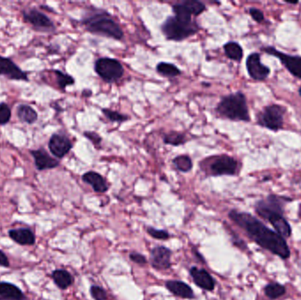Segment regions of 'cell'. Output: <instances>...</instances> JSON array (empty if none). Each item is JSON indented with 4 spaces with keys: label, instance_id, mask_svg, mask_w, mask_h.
Masks as SVG:
<instances>
[{
    "label": "cell",
    "instance_id": "f1b7e54d",
    "mask_svg": "<svg viewBox=\"0 0 301 300\" xmlns=\"http://www.w3.org/2000/svg\"><path fill=\"white\" fill-rule=\"evenodd\" d=\"M53 73L55 74L57 85L59 86V88L61 89L63 91L70 85H74V83H75V79H73L72 76L61 72L59 70H53Z\"/></svg>",
    "mask_w": 301,
    "mask_h": 300
},
{
    "label": "cell",
    "instance_id": "3957f363",
    "mask_svg": "<svg viewBox=\"0 0 301 300\" xmlns=\"http://www.w3.org/2000/svg\"><path fill=\"white\" fill-rule=\"evenodd\" d=\"M216 112L233 122L248 123L251 120L246 95L240 91L224 96L217 105Z\"/></svg>",
    "mask_w": 301,
    "mask_h": 300
},
{
    "label": "cell",
    "instance_id": "60d3db41",
    "mask_svg": "<svg viewBox=\"0 0 301 300\" xmlns=\"http://www.w3.org/2000/svg\"><path fill=\"white\" fill-rule=\"evenodd\" d=\"M298 94H299V96H300L301 97V87H299V89H298Z\"/></svg>",
    "mask_w": 301,
    "mask_h": 300
},
{
    "label": "cell",
    "instance_id": "8fae6325",
    "mask_svg": "<svg viewBox=\"0 0 301 300\" xmlns=\"http://www.w3.org/2000/svg\"><path fill=\"white\" fill-rule=\"evenodd\" d=\"M246 68L250 78L256 81L266 80L271 73V68L263 64L261 54L258 52L248 55L246 60Z\"/></svg>",
    "mask_w": 301,
    "mask_h": 300
},
{
    "label": "cell",
    "instance_id": "1f68e13d",
    "mask_svg": "<svg viewBox=\"0 0 301 300\" xmlns=\"http://www.w3.org/2000/svg\"><path fill=\"white\" fill-rule=\"evenodd\" d=\"M12 111L10 107L6 103H0V126L6 125L10 122Z\"/></svg>",
    "mask_w": 301,
    "mask_h": 300
},
{
    "label": "cell",
    "instance_id": "7a4b0ae2",
    "mask_svg": "<svg viewBox=\"0 0 301 300\" xmlns=\"http://www.w3.org/2000/svg\"><path fill=\"white\" fill-rule=\"evenodd\" d=\"M81 24L86 31L99 36L122 40L124 34L117 21L110 16V14L103 11L94 12L84 16L81 20Z\"/></svg>",
    "mask_w": 301,
    "mask_h": 300
},
{
    "label": "cell",
    "instance_id": "74e56055",
    "mask_svg": "<svg viewBox=\"0 0 301 300\" xmlns=\"http://www.w3.org/2000/svg\"><path fill=\"white\" fill-rule=\"evenodd\" d=\"M0 266L4 268L10 267V262L7 257V255L0 249Z\"/></svg>",
    "mask_w": 301,
    "mask_h": 300
},
{
    "label": "cell",
    "instance_id": "277c9868",
    "mask_svg": "<svg viewBox=\"0 0 301 300\" xmlns=\"http://www.w3.org/2000/svg\"><path fill=\"white\" fill-rule=\"evenodd\" d=\"M200 29L192 18L170 16L161 25V32L169 41H181L195 35Z\"/></svg>",
    "mask_w": 301,
    "mask_h": 300
},
{
    "label": "cell",
    "instance_id": "9a60e30c",
    "mask_svg": "<svg viewBox=\"0 0 301 300\" xmlns=\"http://www.w3.org/2000/svg\"><path fill=\"white\" fill-rule=\"evenodd\" d=\"M206 10V5L196 0H187L182 3L175 4L173 6V12L175 13V15L183 17L198 16Z\"/></svg>",
    "mask_w": 301,
    "mask_h": 300
},
{
    "label": "cell",
    "instance_id": "52a82bcc",
    "mask_svg": "<svg viewBox=\"0 0 301 300\" xmlns=\"http://www.w3.org/2000/svg\"><path fill=\"white\" fill-rule=\"evenodd\" d=\"M94 71L99 78L107 83H115L123 77V65L117 59L109 58H99L95 62Z\"/></svg>",
    "mask_w": 301,
    "mask_h": 300
},
{
    "label": "cell",
    "instance_id": "44dd1931",
    "mask_svg": "<svg viewBox=\"0 0 301 300\" xmlns=\"http://www.w3.org/2000/svg\"><path fill=\"white\" fill-rule=\"evenodd\" d=\"M166 286L175 296L182 298H193L195 297L191 287L181 281H168L166 283Z\"/></svg>",
    "mask_w": 301,
    "mask_h": 300
},
{
    "label": "cell",
    "instance_id": "d590c367",
    "mask_svg": "<svg viewBox=\"0 0 301 300\" xmlns=\"http://www.w3.org/2000/svg\"><path fill=\"white\" fill-rule=\"evenodd\" d=\"M130 259L133 262V263L140 264V265H144L147 263V260L145 258V256L138 254V253H131L130 255Z\"/></svg>",
    "mask_w": 301,
    "mask_h": 300
},
{
    "label": "cell",
    "instance_id": "7402d4cb",
    "mask_svg": "<svg viewBox=\"0 0 301 300\" xmlns=\"http://www.w3.org/2000/svg\"><path fill=\"white\" fill-rule=\"evenodd\" d=\"M269 222L271 223L276 232L279 235L284 237H290L291 234V225L288 223L283 215L280 214H274L267 218Z\"/></svg>",
    "mask_w": 301,
    "mask_h": 300
},
{
    "label": "cell",
    "instance_id": "cb8c5ba5",
    "mask_svg": "<svg viewBox=\"0 0 301 300\" xmlns=\"http://www.w3.org/2000/svg\"><path fill=\"white\" fill-rule=\"evenodd\" d=\"M52 279L56 285L61 290H66L73 283V277L71 273L65 270H56L52 272Z\"/></svg>",
    "mask_w": 301,
    "mask_h": 300
},
{
    "label": "cell",
    "instance_id": "d6986e66",
    "mask_svg": "<svg viewBox=\"0 0 301 300\" xmlns=\"http://www.w3.org/2000/svg\"><path fill=\"white\" fill-rule=\"evenodd\" d=\"M0 300H28V297L14 283L0 282Z\"/></svg>",
    "mask_w": 301,
    "mask_h": 300
},
{
    "label": "cell",
    "instance_id": "ba28073f",
    "mask_svg": "<svg viewBox=\"0 0 301 300\" xmlns=\"http://www.w3.org/2000/svg\"><path fill=\"white\" fill-rule=\"evenodd\" d=\"M288 202H291V199L277 194H269L266 199L257 202L256 212L264 219H267L270 216L274 214L283 215L284 205Z\"/></svg>",
    "mask_w": 301,
    "mask_h": 300
},
{
    "label": "cell",
    "instance_id": "8d00e7d4",
    "mask_svg": "<svg viewBox=\"0 0 301 300\" xmlns=\"http://www.w3.org/2000/svg\"><path fill=\"white\" fill-rule=\"evenodd\" d=\"M84 136H86V138H88L94 145L99 144L102 143V140H103V138L98 134L95 133V132H91V131L84 132Z\"/></svg>",
    "mask_w": 301,
    "mask_h": 300
},
{
    "label": "cell",
    "instance_id": "9c48e42d",
    "mask_svg": "<svg viewBox=\"0 0 301 300\" xmlns=\"http://www.w3.org/2000/svg\"><path fill=\"white\" fill-rule=\"evenodd\" d=\"M262 51L266 54L277 58L291 75L301 79V56L286 54L284 52H279L274 46H266L262 48Z\"/></svg>",
    "mask_w": 301,
    "mask_h": 300
},
{
    "label": "cell",
    "instance_id": "30bf717a",
    "mask_svg": "<svg viewBox=\"0 0 301 300\" xmlns=\"http://www.w3.org/2000/svg\"><path fill=\"white\" fill-rule=\"evenodd\" d=\"M22 18L25 22L30 25L34 30L48 33L56 29L55 24L52 21V19L35 7L23 11Z\"/></svg>",
    "mask_w": 301,
    "mask_h": 300
},
{
    "label": "cell",
    "instance_id": "4316f807",
    "mask_svg": "<svg viewBox=\"0 0 301 300\" xmlns=\"http://www.w3.org/2000/svg\"><path fill=\"white\" fill-rule=\"evenodd\" d=\"M172 162L175 168L182 173H188L193 168V162L188 155H179Z\"/></svg>",
    "mask_w": 301,
    "mask_h": 300
},
{
    "label": "cell",
    "instance_id": "f35d334b",
    "mask_svg": "<svg viewBox=\"0 0 301 300\" xmlns=\"http://www.w3.org/2000/svg\"><path fill=\"white\" fill-rule=\"evenodd\" d=\"M284 3L288 4V5H298V1H295V2H290V1H284Z\"/></svg>",
    "mask_w": 301,
    "mask_h": 300
},
{
    "label": "cell",
    "instance_id": "6da1fadb",
    "mask_svg": "<svg viewBox=\"0 0 301 300\" xmlns=\"http://www.w3.org/2000/svg\"><path fill=\"white\" fill-rule=\"evenodd\" d=\"M228 217L246 232L250 239H253L263 248L279 256L282 259H288L290 257L291 251L285 239L277 232L268 228L254 216L246 212L233 210L229 212Z\"/></svg>",
    "mask_w": 301,
    "mask_h": 300
},
{
    "label": "cell",
    "instance_id": "5b68a950",
    "mask_svg": "<svg viewBox=\"0 0 301 300\" xmlns=\"http://www.w3.org/2000/svg\"><path fill=\"white\" fill-rule=\"evenodd\" d=\"M206 174L212 176L236 175L239 172V161L227 154L207 158L200 164Z\"/></svg>",
    "mask_w": 301,
    "mask_h": 300
},
{
    "label": "cell",
    "instance_id": "ab89813d",
    "mask_svg": "<svg viewBox=\"0 0 301 300\" xmlns=\"http://www.w3.org/2000/svg\"><path fill=\"white\" fill-rule=\"evenodd\" d=\"M298 217L301 218V204L298 205Z\"/></svg>",
    "mask_w": 301,
    "mask_h": 300
},
{
    "label": "cell",
    "instance_id": "4dcf8cb0",
    "mask_svg": "<svg viewBox=\"0 0 301 300\" xmlns=\"http://www.w3.org/2000/svg\"><path fill=\"white\" fill-rule=\"evenodd\" d=\"M103 113L104 116H106L108 119L110 120V122L112 123H123V122H127L128 120L130 119L129 116L126 115H123L121 113L117 112V111H113L111 109H103Z\"/></svg>",
    "mask_w": 301,
    "mask_h": 300
},
{
    "label": "cell",
    "instance_id": "603a6c76",
    "mask_svg": "<svg viewBox=\"0 0 301 300\" xmlns=\"http://www.w3.org/2000/svg\"><path fill=\"white\" fill-rule=\"evenodd\" d=\"M16 114L18 119L21 123H27L29 125L34 124L38 120V113L36 110L28 104H20L17 107Z\"/></svg>",
    "mask_w": 301,
    "mask_h": 300
},
{
    "label": "cell",
    "instance_id": "f546056e",
    "mask_svg": "<svg viewBox=\"0 0 301 300\" xmlns=\"http://www.w3.org/2000/svg\"><path fill=\"white\" fill-rule=\"evenodd\" d=\"M264 291L269 298L277 299L285 293V287L278 283H270L265 287Z\"/></svg>",
    "mask_w": 301,
    "mask_h": 300
},
{
    "label": "cell",
    "instance_id": "e0dca14e",
    "mask_svg": "<svg viewBox=\"0 0 301 300\" xmlns=\"http://www.w3.org/2000/svg\"><path fill=\"white\" fill-rule=\"evenodd\" d=\"M189 273L196 286H198L203 290H209V291L214 290L215 281L208 271H206L204 269H198L196 267H192L189 270Z\"/></svg>",
    "mask_w": 301,
    "mask_h": 300
},
{
    "label": "cell",
    "instance_id": "484cf974",
    "mask_svg": "<svg viewBox=\"0 0 301 300\" xmlns=\"http://www.w3.org/2000/svg\"><path fill=\"white\" fill-rule=\"evenodd\" d=\"M156 71L160 75L168 78H175L181 73V70L176 65L167 62H161L158 64Z\"/></svg>",
    "mask_w": 301,
    "mask_h": 300
},
{
    "label": "cell",
    "instance_id": "7c38bea8",
    "mask_svg": "<svg viewBox=\"0 0 301 300\" xmlns=\"http://www.w3.org/2000/svg\"><path fill=\"white\" fill-rule=\"evenodd\" d=\"M0 76L15 81H29L28 73L18 66L11 58L0 55Z\"/></svg>",
    "mask_w": 301,
    "mask_h": 300
},
{
    "label": "cell",
    "instance_id": "d6a6232c",
    "mask_svg": "<svg viewBox=\"0 0 301 300\" xmlns=\"http://www.w3.org/2000/svg\"><path fill=\"white\" fill-rule=\"evenodd\" d=\"M90 293L94 300H107L108 298L105 290L102 287L97 286V285H92L91 287Z\"/></svg>",
    "mask_w": 301,
    "mask_h": 300
},
{
    "label": "cell",
    "instance_id": "ffe728a7",
    "mask_svg": "<svg viewBox=\"0 0 301 300\" xmlns=\"http://www.w3.org/2000/svg\"><path fill=\"white\" fill-rule=\"evenodd\" d=\"M82 181L86 184L90 185L97 193H105L109 189V186L107 184L105 179L103 175L96 172L90 171L83 174Z\"/></svg>",
    "mask_w": 301,
    "mask_h": 300
},
{
    "label": "cell",
    "instance_id": "4fadbf2b",
    "mask_svg": "<svg viewBox=\"0 0 301 300\" xmlns=\"http://www.w3.org/2000/svg\"><path fill=\"white\" fill-rule=\"evenodd\" d=\"M48 146L51 154L60 160L65 158L71 152L72 143L65 134L54 133L48 140Z\"/></svg>",
    "mask_w": 301,
    "mask_h": 300
},
{
    "label": "cell",
    "instance_id": "2e32d148",
    "mask_svg": "<svg viewBox=\"0 0 301 300\" xmlns=\"http://www.w3.org/2000/svg\"><path fill=\"white\" fill-rule=\"evenodd\" d=\"M30 154L34 159V167L38 171L53 169L60 165V162L56 158L49 155L48 152L42 147L36 150L30 151Z\"/></svg>",
    "mask_w": 301,
    "mask_h": 300
},
{
    "label": "cell",
    "instance_id": "ac0fdd59",
    "mask_svg": "<svg viewBox=\"0 0 301 300\" xmlns=\"http://www.w3.org/2000/svg\"><path fill=\"white\" fill-rule=\"evenodd\" d=\"M8 235L14 242L21 245H34L36 241L34 232L29 228L12 229Z\"/></svg>",
    "mask_w": 301,
    "mask_h": 300
},
{
    "label": "cell",
    "instance_id": "8992f818",
    "mask_svg": "<svg viewBox=\"0 0 301 300\" xmlns=\"http://www.w3.org/2000/svg\"><path fill=\"white\" fill-rule=\"evenodd\" d=\"M287 109L280 104H270L257 114V123L259 126L277 132L283 130Z\"/></svg>",
    "mask_w": 301,
    "mask_h": 300
},
{
    "label": "cell",
    "instance_id": "83f0119b",
    "mask_svg": "<svg viewBox=\"0 0 301 300\" xmlns=\"http://www.w3.org/2000/svg\"><path fill=\"white\" fill-rule=\"evenodd\" d=\"M163 142L166 144H169L173 146H179L187 142V137L184 134L180 133L177 131H172L169 133L165 134L163 136Z\"/></svg>",
    "mask_w": 301,
    "mask_h": 300
},
{
    "label": "cell",
    "instance_id": "5bb4252c",
    "mask_svg": "<svg viewBox=\"0 0 301 300\" xmlns=\"http://www.w3.org/2000/svg\"><path fill=\"white\" fill-rule=\"evenodd\" d=\"M172 252L170 249L159 245L150 250V265L157 270H166L171 267Z\"/></svg>",
    "mask_w": 301,
    "mask_h": 300
},
{
    "label": "cell",
    "instance_id": "836d02e7",
    "mask_svg": "<svg viewBox=\"0 0 301 300\" xmlns=\"http://www.w3.org/2000/svg\"><path fill=\"white\" fill-rule=\"evenodd\" d=\"M147 232L153 238L157 239H168L170 235L167 231L164 230H157L154 227H148Z\"/></svg>",
    "mask_w": 301,
    "mask_h": 300
},
{
    "label": "cell",
    "instance_id": "d4e9b609",
    "mask_svg": "<svg viewBox=\"0 0 301 300\" xmlns=\"http://www.w3.org/2000/svg\"><path fill=\"white\" fill-rule=\"evenodd\" d=\"M224 52L226 57L235 62H240L244 57L243 48L237 41H228L224 45Z\"/></svg>",
    "mask_w": 301,
    "mask_h": 300
},
{
    "label": "cell",
    "instance_id": "e575fe53",
    "mask_svg": "<svg viewBox=\"0 0 301 300\" xmlns=\"http://www.w3.org/2000/svg\"><path fill=\"white\" fill-rule=\"evenodd\" d=\"M249 15L251 18L253 19L254 21L257 22V23H263L265 21V17H264V14L263 13V11L256 8V7H251L249 8Z\"/></svg>",
    "mask_w": 301,
    "mask_h": 300
}]
</instances>
